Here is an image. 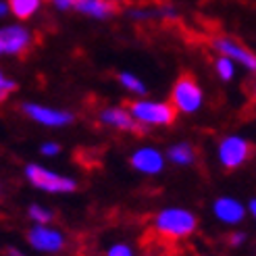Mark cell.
Masks as SVG:
<instances>
[{"mask_svg": "<svg viewBox=\"0 0 256 256\" xmlns=\"http://www.w3.org/2000/svg\"><path fill=\"white\" fill-rule=\"evenodd\" d=\"M10 12L21 21L32 19L42 6V0H6Z\"/></svg>", "mask_w": 256, "mask_h": 256, "instance_id": "obj_17", "label": "cell"}, {"mask_svg": "<svg viewBox=\"0 0 256 256\" xmlns=\"http://www.w3.org/2000/svg\"><path fill=\"white\" fill-rule=\"evenodd\" d=\"M167 160L171 164H175V167H192V164L196 162L198 158V152L194 148V144H190V142H177L173 146H169L167 150Z\"/></svg>", "mask_w": 256, "mask_h": 256, "instance_id": "obj_14", "label": "cell"}, {"mask_svg": "<svg viewBox=\"0 0 256 256\" xmlns=\"http://www.w3.org/2000/svg\"><path fill=\"white\" fill-rule=\"evenodd\" d=\"M15 90H17V82L10 80L8 75H4L2 71H0V102H4Z\"/></svg>", "mask_w": 256, "mask_h": 256, "instance_id": "obj_22", "label": "cell"}, {"mask_svg": "<svg viewBox=\"0 0 256 256\" xmlns=\"http://www.w3.org/2000/svg\"><path fill=\"white\" fill-rule=\"evenodd\" d=\"M171 104L177 108V112H184V114H194L202 108L204 92L194 75L184 73L177 78L171 92Z\"/></svg>", "mask_w": 256, "mask_h": 256, "instance_id": "obj_5", "label": "cell"}, {"mask_svg": "<svg viewBox=\"0 0 256 256\" xmlns=\"http://www.w3.org/2000/svg\"><path fill=\"white\" fill-rule=\"evenodd\" d=\"M127 17L134 19V21H150V19H175L177 17V10L169 4H160L156 8H150V6H136L127 10Z\"/></svg>", "mask_w": 256, "mask_h": 256, "instance_id": "obj_15", "label": "cell"}, {"mask_svg": "<svg viewBox=\"0 0 256 256\" xmlns=\"http://www.w3.org/2000/svg\"><path fill=\"white\" fill-rule=\"evenodd\" d=\"M210 212L221 225L227 227H238L246 221L248 216V206L242 200L234 196H219L210 204Z\"/></svg>", "mask_w": 256, "mask_h": 256, "instance_id": "obj_8", "label": "cell"}, {"mask_svg": "<svg viewBox=\"0 0 256 256\" xmlns=\"http://www.w3.org/2000/svg\"><path fill=\"white\" fill-rule=\"evenodd\" d=\"M252 144L244 136H225L216 146V160L225 171H236L250 160Z\"/></svg>", "mask_w": 256, "mask_h": 256, "instance_id": "obj_6", "label": "cell"}, {"mask_svg": "<svg viewBox=\"0 0 256 256\" xmlns=\"http://www.w3.org/2000/svg\"><path fill=\"white\" fill-rule=\"evenodd\" d=\"M2 254H4V256H28V252H25L23 248H19V246H15V244L4 246Z\"/></svg>", "mask_w": 256, "mask_h": 256, "instance_id": "obj_25", "label": "cell"}, {"mask_svg": "<svg viewBox=\"0 0 256 256\" xmlns=\"http://www.w3.org/2000/svg\"><path fill=\"white\" fill-rule=\"evenodd\" d=\"M164 164H167V156L154 146H142L136 148L130 156V167L146 177H154L160 175L164 171Z\"/></svg>", "mask_w": 256, "mask_h": 256, "instance_id": "obj_9", "label": "cell"}, {"mask_svg": "<svg viewBox=\"0 0 256 256\" xmlns=\"http://www.w3.org/2000/svg\"><path fill=\"white\" fill-rule=\"evenodd\" d=\"M98 119L102 125L112 127L117 132H127V134H146V127L134 119L130 108L125 106H104L98 112Z\"/></svg>", "mask_w": 256, "mask_h": 256, "instance_id": "obj_12", "label": "cell"}, {"mask_svg": "<svg viewBox=\"0 0 256 256\" xmlns=\"http://www.w3.org/2000/svg\"><path fill=\"white\" fill-rule=\"evenodd\" d=\"M254 100H256V88H254Z\"/></svg>", "mask_w": 256, "mask_h": 256, "instance_id": "obj_30", "label": "cell"}, {"mask_svg": "<svg viewBox=\"0 0 256 256\" xmlns=\"http://www.w3.org/2000/svg\"><path fill=\"white\" fill-rule=\"evenodd\" d=\"M46 2L56 6L58 10H69V8H75V2H78V0H46Z\"/></svg>", "mask_w": 256, "mask_h": 256, "instance_id": "obj_24", "label": "cell"}, {"mask_svg": "<svg viewBox=\"0 0 256 256\" xmlns=\"http://www.w3.org/2000/svg\"><path fill=\"white\" fill-rule=\"evenodd\" d=\"M119 84L125 88V90H130V92H134V94H138V96H144L146 92H148V88H146V84L138 78L136 73H130V71H123V73H119Z\"/></svg>", "mask_w": 256, "mask_h": 256, "instance_id": "obj_18", "label": "cell"}, {"mask_svg": "<svg viewBox=\"0 0 256 256\" xmlns=\"http://www.w3.org/2000/svg\"><path fill=\"white\" fill-rule=\"evenodd\" d=\"M40 152L44 156H56V154H60V144L58 142H44L40 146Z\"/></svg>", "mask_w": 256, "mask_h": 256, "instance_id": "obj_23", "label": "cell"}, {"mask_svg": "<svg viewBox=\"0 0 256 256\" xmlns=\"http://www.w3.org/2000/svg\"><path fill=\"white\" fill-rule=\"evenodd\" d=\"M214 71L223 82H232L236 78V60H232L229 56L219 54V58L214 60Z\"/></svg>", "mask_w": 256, "mask_h": 256, "instance_id": "obj_19", "label": "cell"}, {"mask_svg": "<svg viewBox=\"0 0 256 256\" xmlns=\"http://www.w3.org/2000/svg\"><path fill=\"white\" fill-rule=\"evenodd\" d=\"M25 244L30 250L42 256H60L69 248V236L54 223L50 225H32L25 232Z\"/></svg>", "mask_w": 256, "mask_h": 256, "instance_id": "obj_3", "label": "cell"}, {"mask_svg": "<svg viewBox=\"0 0 256 256\" xmlns=\"http://www.w3.org/2000/svg\"><path fill=\"white\" fill-rule=\"evenodd\" d=\"M204 256H210V254H204Z\"/></svg>", "mask_w": 256, "mask_h": 256, "instance_id": "obj_32", "label": "cell"}, {"mask_svg": "<svg viewBox=\"0 0 256 256\" xmlns=\"http://www.w3.org/2000/svg\"><path fill=\"white\" fill-rule=\"evenodd\" d=\"M225 244L232 248V250H240V248H244L246 244H248V234L244 232V229H238V227H234L232 232L227 234V238H225Z\"/></svg>", "mask_w": 256, "mask_h": 256, "instance_id": "obj_21", "label": "cell"}, {"mask_svg": "<svg viewBox=\"0 0 256 256\" xmlns=\"http://www.w3.org/2000/svg\"><path fill=\"white\" fill-rule=\"evenodd\" d=\"M75 10L82 12V15L92 17V19L106 21L119 12V4L110 2V0H78V2H75Z\"/></svg>", "mask_w": 256, "mask_h": 256, "instance_id": "obj_13", "label": "cell"}, {"mask_svg": "<svg viewBox=\"0 0 256 256\" xmlns=\"http://www.w3.org/2000/svg\"><path fill=\"white\" fill-rule=\"evenodd\" d=\"M23 177L34 190L44 192V194H50V196H67V194L78 192V188H80L75 177L62 175V173L52 171V169L44 167V164H38V162L25 164Z\"/></svg>", "mask_w": 256, "mask_h": 256, "instance_id": "obj_2", "label": "cell"}, {"mask_svg": "<svg viewBox=\"0 0 256 256\" xmlns=\"http://www.w3.org/2000/svg\"><path fill=\"white\" fill-rule=\"evenodd\" d=\"M0 54H2V46H0Z\"/></svg>", "mask_w": 256, "mask_h": 256, "instance_id": "obj_31", "label": "cell"}, {"mask_svg": "<svg viewBox=\"0 0 256 256\" xmlns=\"http://www.w3.org/2000/svg\"><path fill=\"white\" fill-rule=\"evenodd\" d=\"M246 206H248V214H250V216H252V219L256 221V198L248 200V204H246Z\"/></svg>", "mask_w": 256, "mask_h": 256, "instance_id": "obj_26", "label": "cell"}, {"mask_svg": "<svg viewBox=\"0 0 256 256\" xmlns=\"http://www.w3.org/2000/svg\"><path fill=\"white\" fill-rule=\"evenodd\" d=\"M102 256H138V250L132 242H125V240H117L112 244L106 246L104 254Z\"/></svg>", "mask_w": 256, "mask_h": 256, "instance_id": "obj_20", "label": "cell"}, {"mask_svg": "<svg viewBox=\"0 0 256 256\" xmlns=\"http://www.w3.org/2000/svg\"><path fill=\"white\" fill-rule=\"evenodd\" d=\"M127 108L144 127H169L177 119V108L162 100H132Z\"/></svg>", "mask_w": 256, "mask_h": 256, "instance_id": "obj_4", "label": "cell"}, {"mask_svg": "<svg viewBox=\"0 0 256 256\" xmlns=\"http://www.w3.org/2000/svg\"><path fill=\"white\" fill-rule=\"evenodd\" d=\"M0 198H2V186H0Z\"/></svg>", "mask_w": 256, "mask_h": 256, "instance_id": "obj_29", "label": "cell"}, {"mask_svg": "<svg viewBox=\"0 0 256 256\" xmlns=\"http://www.w3.org/2000/svg\"><path fill=\"white\" fill-rule=\"evenodd\" d=\"M25 214H28L32 225H50L56 219V212L50 206H46V204H40V202H32L28 206V210H25Z\"/></svg>", "mask_w": 256, "mask_h": 256, "instance_id": "obj_16", "label": "cell"}, {"mask_svg": "<svg viewBox=\"0 0 256 256\" xmlns=\"http://www.w3.org/2000/svg\"><path fill=\"white\" fill-rule=\"evenodd\" d=\"M8 12H10V8H8V2H6V0H0V19H2V17H6Z\"/></svg>", "mask_w": 256, "mask_h": 256, "instance_id": "obj_27", "label": "cell"}, {"mask_svg": "<svg viewBox=\"0 0 256 256\" xmlns=\"http://www.w3.org/2000/svg\"><path fill=\"white\" fill-rule=\"evenodd\" d=\"M110 2H117V4H121V2H125V0H110Z\"/></svg>", "mask_w": 256, "mask_h": 256, "instance_id": "obj_28", "label": "cell"}, {"mask_svg": "<svg viewBox=\"0 0 256 256\" xmlns=\"http://www.w3.org/2000/svg\"><path fill=\"white\" fill-rule=\"evenodd\" d=\"M21 112L28 119L36 121L38 125L50 127V130H58V127H67L75 121L73 112L62 110V108H52L46 104H38V102H25L21 106Z\"/></svg>", "mask_w": 256, "mask_h": 256, "instance_id": "obj_7", "label": "cell"}, {"mask_svg": "<svg viewBox=\"0 0 256 256\" xmlns=\"http://www.w3.org/2000/svg\"><path fill=\"white\" fill-rule=\"evenodd\" d=\"M34 44V34L23 25H4L0 28V46L2 52L10 56L25 54Z\"/></svg>", "mask_w": 256, "mask_h": 256, "instance_id": "obj_11", "label": "cell"}, {"mask_svg": "<svg viewBox=\"0 0 256 256\" xmlns=\"http://www.w3.org/2000/svg\"><path fill=\"white\" fill-rule=\"evenodd\" d=\"M210 44L214 48V52L229 56L232 60L240 62L244 69H248L250 73H256V54L252 52V50H248L244 44H240L238 40L227 38V36H214Z\"/></svg>", "mask_w": 256, "mask_h": 256, "instance_id": "obj_10", "label": "cell"}, {"mask_svg": "<svg viewBox=\"0 0 256 256\" xmlns=\"http://www.w3.org/2000/svg\"><path fill=\"white\" fill-rule=\"evenodd\" d=\"M150 227L158 238L167 242H184V240H190L192 236H196L200 227V219L192 208L162 206L150 219Z\"/></svg>", "mask_w": 256, "mask_h": 256, "instance_id": "obj_1", "label": "cell"}]
</instances>
